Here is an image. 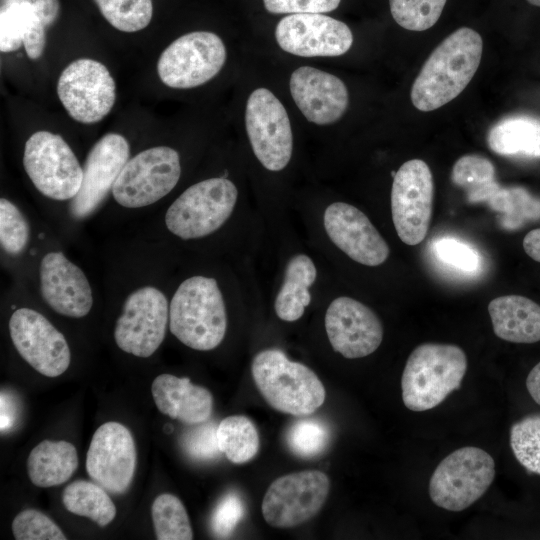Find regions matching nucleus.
I'll return each instance as SVG.
<instances>
[{"mask_svg": "<svg viewBox=\"0 0 540 540\" xmlns=\"http://www.w3.org/2000/svg\"><path fill=\"white\" fill-rule=\"evenodd\" d=\"M526 388L532 399L540 405V362L529 372L526 378Z\"/></svg>", "mask_w": 540, "mask_h": 540, "instance_id": "nucleus-46", "label": "nucleus"}, {"mask_svg": "<svg viewBox=\"0 0 540 540\" xmlns=\"http://www.w3.org/2000/svg\"><path fill=\"white\" fill-rule=\"evenodd\" d=\"M251 373L262 397L282 413L309 416L325 401V388L318 376L306 365L291 361L280 349L257 353Z\"/></svg>", "mask_w": 540, "mask_h": 540, "instance_id": "nucleus-3", "label": "nucleus"}, {"mask_svg": "<svg viewBox=\"0 0 540 540\" xmlns=\"http://www.w3.org/2000/svg\"><path fill=\"white\" fill-rule=\"evenodd\" d=\"M482 50L480 34L469 27L447 36L429 55L412 85L414 107L433 111L456 98L476 73Z\"/></svg>", "mask_w": 540, "mask_h": 540, "instance_id": "nucleus-1", "label": "nucleus"}, {"mask_svg": "<svg viewBox=\"0 0 540 540\" xmlns=\"http://www.w3.org/2000/svg\"><path fill=\"white\" fill-rule=\"evenodd\" d=\"M466 370L467 357L456 345L417 346L409 355L401 378L404 405L415 412L436 407L460 388Z\"/></svg>", "mask_w": 540, "mask_h": 540, "instance_id": "nucleus-4", "label": "nucleus"}, {"mask_svg": "<svg viewBox=\"0 0 540 540\" xmlns=\"http://www.w3.org/2000/svg\"><path fill=\"white\" fill-rule=\"evenodd\" d=\"M487 204L500 214L501 225L506 229L514 230L540 218V199L522 187L501 186Z\"/></svg>", "mask_w": 540, "mask_h": 540, "instance_id": "nucleus-31", "label": "nucleus"}, {"mask_svg": "<svg viewBox=\"0 0 540 540\" xmlns=\"http://www.w3.org/2000/svg\"><path fill=\"white\" fill-rule=\"evenodd\" d=\"M523 248L529 257L540 263V228L526 234L523 239Z\"/></svg>", "mask_w": 540, "mask_h": 540, "instance_id": "nucleus-45", "label": "nucleus"}, {"mask_svg": "<svg viewBox=\"0 0 540 540\" xmlns=\"http://www.w3.org/2000/svg\"><path fill=\"white\" fill-rule=\"evenodd\" d=\"M217 438L221 452L235 464H242L254 458L260 446L255 425L243 415L224 418L218 424Z\"/></svg>", "mask_w": 540, "mask_h": 540, "instance_id": "nucleus-30", "label": "nucleus"}, {"mask_svg": "<svg viewBox=\"0 0 540 540\" xmlns=\"http://www.w3.org/2000/svg\"><path fill=\"white\" fill-rule=\"evenodd\" d=\"M330 440L327 425L313 418L294 422L286 433L289 449L301 458H314L322 454Z\"/></svg>", "mask_w": 540, "mask_h": 540, "instance_id": "nucleus-37", "label": "nucleus"}, {"mask_svg": "<svg viewBox=\"0 0 540 540\" xmlns=\"http://www.w3.org/2000/svg\"><path fill=\"white\" fill-rule=\"evenodd\" d=\"M106 21L119 31L132 33L146 28L153 15L152 0H94Z\"/></svg>", "mask_w": 540, "mask_h": 540, "instance_id": "nucleus-33", "label": "nucleus"}, {"mask_svg": "<svg viewBox=\"0 0 540 540\" xmlns=\"http://www.w3.org/2000/svg\"><path fill=\"white\" fill-rule=\"evenodd\" d=\"M317 277L313 260L306 254L290 258L285 268L283 283L276 295L274 310L286 322L300 319L311 302L310 287Z\"/></svg>", "mask_w": 540, "mask_h": 540, "instance_id": "nucleus-25", "label": "nucleus"}, {"mask_svg": "<svg viewBox=\"0 0 540 540\" xmlns=\"http://www.w3.org/2000/svg\"><path fill=\"white\" fill-rule=\"evenodd\" d=\"M180 177L179 153L169 146H155L129 158L111 194L123 208H145L167 196Z\"/></svg>", "mask_w": 540, "mask_h": 540, "instance_id": "nucleus-7", "label": "nucleus"}, {"mask_svg": "<svg viewBox=\"0 0 540 540\" xmlns=\"http://www.w3.org/2000/svg\"><path fill=\"white\" fill-rule=\"evenodd\" d=\"M154 531L158 540H191L193 531L180 499L169 493L155 498L151 507Z\"/></svg>", "mask_w": 540, "mask_h": 540, "instance_id": "nucleus-32", "label": "nucleus"}, {"mask_svg": "<svg viewBox=\"0 0 540 540\" xmlns=\"http://www.w3.org/2000/svg\"><path fill=\"white\" fill-rule=\"evenodd\" d=\"M62 502L72 514L87 517L104 527L116 516V507L102 486L96 482L77 480L62 493Z\"/></svg>", "mask_w": 540, "mask_h": 540, "instance_id": "nucleus-28", "label": "nucleus"}, {"mask_svg": "<svg viewBox=\"0 0 540 540\" xmlns=\"http://www.w3.org/2000/svg\"><path fill=\"white\" fill-rule=\"evenodd\" d=\"M510 446L527 471L540 475V415H530L513 424Z\"/></svg>", "mask_w": 540, "mask_h": 540, "instance_id": "nucleus-36", "label": "nucleus"}, {"mask_svg": "<svg viewBox=\"0 0 540 540\" xmlns=\"http://www.w3.org/2000/svg\"><path fill=\"white\" fill-rule=\"evenodd\" d=\"M493 331L512 343L540 341V305L521 295H504L488 305Z\"/></svg>", "mask_w": 540, "mask_h": 540, "instance_id": "nucleus-24", "label": "nucleus"}, {"mask_svg": "<svg viewBox=\"0 0 540 540\" xmlns=\"http://www.w3.org/2000/svg\"><path fill=\"white\" fill-rule=\"evenodd\" d=\"M151 392L155 405L162 414L185 424L204 423L212 414L213 397L210 391L192 384L187 377L158 375L153 380Z\"/></svg>", "mask_w": 540, "mask_h": 540, "instance_id": "nucleus-23", "label": "nucleus"}, {"mask_svg": "<svg viewBox=\"0 0 540 540\" xmlns=\"http://www.w3.org/2000/svg\"><path fill=\"white\" fill-rule=\"evenodd\" d=\"M325 330L332 348L348 359L372 354L383 340V326L376 313L347 296L337 297L329 304Z\"/></svg>", "mask_w": 540, "mask_h": 540, "instance_id": "nucleus-20", "label": "nucleus"}, {"mask_svg": "<svg viewBox=\"0 0 540 540\" xmlns=\"http://www.w3.org/2000/svg\"><path fill=\"white\" fill-rule=\"evenodd\" d=\"M341 0H263L273 14L324 13L335 10Z\"/></svg>", "mask_w": 540, "mask_h": 540, "instance_id": "nucleus-43", "label": "nucleus"}, {"mask_svg": "<svg viewBox=\"0 0 540 540\" xmlns=\"http://www.w3.org/2000/svg\"><path fill=\"white\" fill-rule=\"evenodd\" d=\"M237 199V187L227 178L199 181L170 204L164 214V225L170 234L182 240L207 237L230 218Z\"/></svg>", "mask_w": 540, "mask_h": 540, "instance_id": "nucleus-5", "label": "nucleus"}, {"mask_svg": "<svg viewBox=\"0 0 540 540\" xmlns=\"http://www.w3.org/2000/svg\"><path fill=\"white\" fill-rule=\"evenodd\" d=\"M169 330L185 346L209 351L227 330V311L217 280L205 275L184 279L169 304Z\"/></svg>", "mask_w": 540, "mask_h": 540, "instance_id": "nucleus-2", "label": "nucleus"}, {"mask_svg": "<svg viewBox=\"0 0 540 540\" xmlns=\"http://www.w3.org/2000/svg\"><path fill=\"white\" fill-rule=\"evenodd\" d=\"M35 11L50 26L58 18L59 0H32Z\"/></svg>", "mask_w": 540, "mask_h": 540, "instance_id": "nucleus-44", "label": "nucleus"}, {"mask_svg": "<svg viewBox=\"0 0 540 540\" xmlns=\"http://www.w3.org/2000/svg\"><path fill=\"white\" fill-rule=\"evenodd\" d=\"M22 161L30 181L44 197L70 201L79 192L83 167L59 134L33 133L25 143Z\"/></svg>", "mask_w": 540, "mask_h": 540, "instance_id": "nucleus-8", "label": "nucleus"}, {"mask_svg": "<svg viewBox=\"0 0 540 540\" xmlns=\"http://www.w3.org/2000/svg\"><path fill=\"white\" fill-rule=\"evenodd\" d=\"M169 304L166 294L156 285L145 284L131 290L114 327L118 348L140 358L152 356L164 341L169 326Z\"/></svg>", "mask_w": 540, "mask_h": 540, "instance_id": "nucleus-9", "label": "nucleus"}, {"mask_svg": "<svg viewBox=\"0 0 540 540\" xmlns=\"http://www.w3.org/2000/svg\"><path fill=\"white\" fill-rule=\"evenodd\" d=\"M433 192L432 173L423 160H409L394 174L391 214L397 235L405 244L414 246L426 237L432 216Z\"/></svg>", "mask_w": 540, "mask_h": 540, "instance_id": "nucleus-13", "label": "nucleus"}, {"mask_svg": "<svg viewBox=\"0 0 540 540\" xmlns=\"http://www.w3.org/2000/svg\"><path fill=\"white\" fill-rule=\"evenodd\" d=\"M329 489V478L322 471L305 470L281 476L271 483L264 495L263 517L273 527L298 526L320 511Z\"/></svg>", "mask_w": 540, "mask_h": 540, "instance_id": "nucleus-14", "label": "nucleus"}, {"mask_svg": "<svg viewBox=\"0 0 540 540\" xmlns=\"http://www.w3.org/2000/svg\"><path fill=\"white\" fill-rule=\"evenodd\" d=\"M487 143L499 155L540 158V118L529 115L505 117L491 127Z\"/></svg>", "mask_w": 540, "mask_h": 540, "instance_id": "nucleus-27", "label": "nucleus"}, {"mask_svg": "<svg viewBox=\"0 0 540 540\" xmlns=\"http://www.w3.org/2000/svg\"><path fill=\"white\" fill-rule=\"evenodd\" d=\"M245 127L258 161L267 170H283L292 156V129L285 107L270 90L257 88L250 94Z\"/></svg>", "mask_w": 540, "mask_h": 540, "instance_id": "nucleus-12", "label": "nucleus"}, {"mask_svg": "<svg viewBox=\"0 0 540 540\" xmlns=\"http://www.w3.org/2000/svg\"><path fill=\"white\" fill-rule=\"evenodd\" d=\"M129 158L130 145L118 133L105 134L91 147L83 165L81 188L69 201L72 220L83 221L97 212Z\"/></svg>", "mask_w": 540, "mask_h": 540, "instance_id": "nucleus-16", "label": "nucleus"}, {"mask_svg": "<svg viewBox=\"0 0 540 540\" xmlns=\"http://www.w3.org/2000/svg\"><path fill=\"white\" fill-rule=\"evenodd\" d=\"M39 290L44 302L56 313L83 318L94 303L92 285L85 272L62 251L45 253L38 268Z\"/></svg>", "mask_w": 540, "mask_h": 540, "instance_id": "nucleus-19", "label": "nucleus"}, {"mask_svg": "<svg viewBox=\"0 0 540 540\" xmlns=\"http://www.w3.org/2000/svg\"><path fill=\"white\" fill-rule=\"evenodd\" d=\"M222 39L209 31H194L174 40L161 53L157 73L163 84L190 89L214 78L226 61Z\"/></svg>", "mask_w": 540, "mask_h": 540, "instance_id": "nucleus-10", "label": "nucleus"}, {"mask_svg": "<svg viewBox=\"0 0 540 540\" xmlns=\"http://www.w3.org/2000/svg\"><path fill=\"white\" fill-rule=\"evenodd\" d=\"M323 225L334 245L355 262L374 267L387 260V242L355 206L345 202L330 204L324 211Z\"/></svg>", "mask_w": 540, "mask_h": 540, "instance_id": "nucleus-21", "label": "nucleus"}, {"mask_svg": "<svg viewBox=\"0 0 540 540\" xmlns=\"http://www.w3.org/2000/svg\"><path fill=\"white\" fill-rule=\"evenodd\" d=\"M8 327L15 349L37 372L57 377L68 369L71 361L68 342L42 313L30 307L16 308Z\"/></svg>", "mask_w": 540, "mask_h": 540, "instance_id": "nucleus-15", "label": "nucleus"}, {"mask_svg": "<svg viewBox=\"0 0 540 540\" xmlns=\"http://www.w3.org/2000/svg\"><path fill=\"white\" fill-rule=\"evenodd\" d=\"M16 540H65L58 525L44 513L26 509L18 513L12 522Z\"/></svg>", "mask_w": 540, "mask_h": 540, "instance_id": "nucleus-40", "label": "nucleus"}, {"mask_svg": "<svg viewBox=\"0 0 540 540\" xmlns=\"http://www.w3.org/2000/svg\"><path fill=\"white\" fill-rule=\"evenodd\" d=\"M77 467L75 446L63 440H43L31 450L27 459V472L31 482L42 488L66 482Z\"/></svg>", "mask_w": 540, "mask_h": 540, "instance_id": "nucleus-26", "label": "nucleus"}, {"mask_svg": "<svg viewBox=\"0 0 540 540\" xmlns=\"http://www.w3.org/2000/svg\"><path fill=\"white\" fill-rule=\"evenodd\" d=\"M246 507L242 497L229 492L216 505L211 516V529L219 538L228 537L245 515Z\"/></svg>", "mask_w": 540, "mask_h": 540, "instance_id": "nucleus-42", "label": "nucleus"}, {"mask_svg": "<svg viewBox=\"0 0 540 540\" xmlns=\"http://www.w3.org/2000/svg\"><path fill=\"white\" fill-rule=\"evenodd\" d=\"M275 38L285 52L302 57H335L352 46L353 35L342 21L322 13L290 14L275 28Z\"/></svg>", "mask_w": 540, "mask_h": 540, "instance_id": "nucleus-17", "label": "nucleus"}, {"mask_svg": "<svg viewBox=\"0 0 540 540\" xmlns=\"http://www.w3.org/2000/svg\"><path fill=\"white\" fill-rule=\"evenodd\" d=\"M35 20L32 0H18L1 7L0 12V50L10 53L23 45V40Z\"/></svg>", "mask_w": 540, "mask_h": 540, "instance_id": "nucleus-35", "label": "nucleus"}, {"mask_svg": "<svg viewBox=\"0 0 540 540\" xmlns=\"http://www.w3.org/2000/svg\"><path fill=\"white\" fill-rule=\"evenodd\" d=\"M57 94L67 113L76 121L93 124L109 114L116 100V84L101 62L80 58L60 74Z\"/></svg>", "mask_w": 540, "mask_h": 540, "instance_id": "nucleus-11", "label": "nucleus"}, {"mask_svg": "<svg viewBox=\"0 0 540 540\" xmlns=\"http://www.w3.org/2000/svg\"><path fill=\"white\" fill-rule=\"evenodd\" d=\"M136 447L131 432L118 422H106L95 431L86 456L90 478L113 494L129 488L136 467Z\"/></svg>", "mask_w": 540, "mask_h": 540, "instance_id": "nucleus-18", "label": "nucleus"}, {"mask_svg": "<svg viewBox=\"0 0 540 540\" xmlns=\"http://www.w3.org/2000/svg\"><path fill=\"white\" fill-rule=\"evenodd\" d=\"M291 96L305 116L317 125L338 121L349 104L348 90L337 76L323 70L303 66L290 77Z\"/></svg>", "mask_w": 540, "mask_h": 540, "instance_id": "nucleus-22", "label": "nucleus"}, {"mask_svg": "<svg viewBox=\"0 0 540 540\" xmlns=\"http://www.w3.org/2000/svg\"><path fill=\"white\" fill-rule=\"evenodd\" d=\"M530 4L540 7V0H527Z\"/></svg>", "mask_w": 540, "mask_h": 540, "instance_id": "nucleus-48", "label": "nucleus"}, {"mask_svg": "<svg viewBox=\"0 0 540 540\" xmlns=\"http://www.w3.org/2000/svg\"><path fill=\"white\" fill-rule=\"evenodd\" d=\"M214 422H204L187 430L181 438V445L186 454L197 461H210L222 453L217 438Z\"/></svg>", "mask_w": 540, "mask_h": 540, "instance_id": "nucleus-41", "label": "nucleus"}, {"mask_svg": "<svg viewBox=\"0 0 540 540\" xmlns=\"http://www.w3.org/2000/svg\"><path fill=\"white\" fill-rule=\"evenodd\" d=\"M435 257L446 266L472 274L481 267L478 251L462 240L453 237H441L433 244Z\"/></svg>", "mask_w": 540, "mask_h": 540, "instance_id": "nucleus-39", "label": "nucleus"}, {"mask_svg": "<svg viewBox=\"0 0 540 540\" xmlns=\"http://www.w3.org/2000/svg\"><path fill=\"white\" fill-rule=\"evenodd\" d=\"M452 182L461 187L470 203H487L501 187L492 162L480 155H465L453 165Z\"/></svg>", "mask_w": 540, "mask_h": 540, "instance_id": "nucleus-29", "label": "nucleus"}, {"mask_svg": "<svg viewBox=\"0 0 540 540\" xmlns=\"http://www.w3.org/2000/svg\"><path fill=\"white\" fill-rule=\"evenodd\" d=\"M447 0H389L393 19L411 31L431 28L441 16Z\"/></svg>", "mask_w": 540, "mask_h": 540, "instance_id": "nucleus-38", "label": "nucleus"}, {"mask_svg": "<svg viewBox=\"0 0 540 540\" xmlns=\"http://www.w3.org/2000/svg\"><path fill=\"white\" fill-rule=\"evenodd\" d=\"M31 229L26 215L11 200L0 199V246L11 258L22 255L29 246Z\"/></svg>", "mask_w": 540, "mask_h": 540, "instance_id": "nucleus-34", "label": "nucleus"}, {"mask_svg": "<svg viewBox=\"0 0 540 540\" xmlns=\"http://www.w3.org/2000/svg\"><path fill=\"white\" fill-rule=\"evenodd\" d=\"M494 477L490 454L478 447H462L437 465L429 481V496L438 507L459 512L483 496Z\"/></svg>", "mask_w": 540, "mask_h": 540, "instance_id": "nucleus-6", "label": "nucleus"}, {"mask_svg": "<svg viewBox=\"0 0 540 540\" xmlns=\"http://www.w3.org/2000/svg\"><path fill=\"white\" fill-rule=\"evenodd\" d=\"M15 1H18V0H1V7L7 6Z\"/></svg>", "mask_w": 540, "mask_h": 540, "instance_id": "nucleus-47", "label": "nucleus"}]
</instances>
